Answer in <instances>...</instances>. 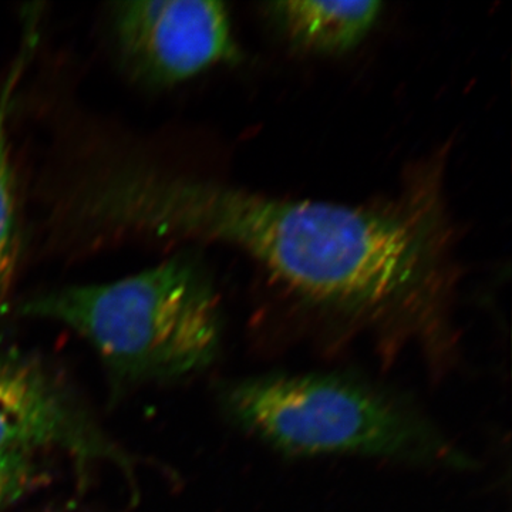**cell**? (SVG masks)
I'll use <instances>...</instances> for the list:
<instances>
[{
    "label": "cell",
    "mask_w": 512,
    "mask_h": 512,
    "mask_svg": "<svg viewBox=\"0 0 512 512\" xmlns=\"http://www.w3.org/2000/svg\"><path fill=\"white\" fill-rule=\"evenodd\" d=\"M225 419L293 457L382 458L423 467L468 468L460 450L409 399L332 373H272L218 390Z\"/></svg>",
    "instance_id": "obj_3"
},
{
    "label": "cell",
    "mask_w": 512,
    "mask_h": 512,
    "mask_svg": "<svg viewBox=\"0 0 512 512\" xmlns=\"http://www.w3.org/2000/svg\"><path fill=\"white\" fill-rule=\"evenodd\" d=\"M383 3L377 0L269 3L268 13L289 43L305 52L340 55L360 45L375 28Z\"/></svg>",
    "instance_id": "obj_7"
},
{
    "label": "cell",
    "mask_w": 512,
    "mask_h": 512,
    "mask_svg": "<svg viewBox=\"0 0 512 512\" xmlns=\"http://www.w3.org/2000/svg\"><path fill=\"white\" fill-rule=\"evenodd\" d=\"M70 221L84 247L207 241L245 252L309 308L387 346L433 360L453 345L450 229L431 170L396 200L346 205L268 197L165 171L137 158L90 161Z\"/></svg>",
    "instance_id": "obj_1"
},
{
    "label": "cell",
    "mask_w": 512,
    "mask_h": 512,
    "mask_svg": "<svg viewBox=\"0 0 512 512\" xmlns=\"http://www.w3.org/2000/svg\"><path fill=\"white\" fill-rule=\"evenodd\" d=\"M0 447L70 458L77 473L109 466L138 493V460L104 429L62 370L32 350H0Z\"/></svg>",
    "instance_id": "obj_4"
},
{
    "label": "cell",
    "mask_w": 512,
    "mask_h": 512,
    "mask_svg": "<svg viewBox=\"0 0 512 512\" xmlns=\"http://www.w3.org/2000/svg\"><path fill=\"white\" fill-rule=\"evenodd\" d=\"M13 309L19 318L76 333L96 353L116 394L201 375L220 356L224 339L214 285L185 255L119 281L36 293Z\"/></svg>",
    "instance_id": "obj_2"
},
{
    "label": "cell",
    "mask_w": 512,
    "mask_h": 512,
    "mask_svg": "<svg viewBox=\"0 0 512 512\" xmlns=\"http://www.w3.org/2000/svg\"><path fill=\"white\" fill-rule=\"evenodd\" d=\"M49 480L45 454L0 447V512L12 510Z\"/></svg>",
    "instance_id": "obj_8"
},
{
    "label": "cell",
    "mask_w": 512,
    "mask_h": 512,
    "mask_svg": "<svg viewBox=\"0 0 512 512\" xmlns=\"http://www.w3.org/2000/svg\"><path fill=\"white\" fill-rule=\"evenodd\" d=\"M110 35L128 76L171 87L238 59L227 6L214 0L114 3Z\"/></svg>",
    "instance_id": "obj_5"
},
{
    "label": "cell",
    "mask_w": 512,
    "mask_h": 512,
    "mask_svg": "<svg viewBox=\"0 0 512 512\" xmlns=\"http://www.w3.org/2000/svg\"><path fill=\"white\" fill-rule=\"evenodd\" d=\"M39 12L26 13L18 52L0 84V318L13 308L12 295L22 248L18 184L10 150L9 120L23 74L39 42Z\"/></svg>",
    "instance_id": "obj_6"
}]
</instances>
